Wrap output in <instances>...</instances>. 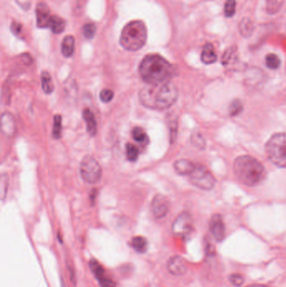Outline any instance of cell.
I'll list each match as a JSON object with an SVG mask.
<instances>
[{"label":"cell","instance_id":"9c48e42d","mask_svg":"<svg viewBox=\"0 0 286 287\" xmlns=\"http://www.w3.org/2000/svg\"><path fill=\"white\" fill-rule=\"evenodd\" d=\"M170 200L162 194H157L152 200L151 211L154 218L161 219L168 214L170 211Z\"/></svg>","mask_w":286,"mask_h":287},{"label":"cell","instance_id":"d590c367","mask_svg":"<svg viewBox=\"0 0 286 287\" xmlns=\"http://www.w3.org/2000/svg\"><path fill=\"white\" fill-rule=\"evenodd\" d=\"M266 287V286H264V285H253V286H249V287Z\"/></svg>","mask_w":286,"mask_h":287},{"label":"cell","instance_id":"ffe728a7","mask_svg":"<svg viewBox=\"0 0 286 287\" xmlns=\"http://www.w3.org/2000/svg\"><path fill=\"white\" fill-rule=\"evenodd\" d=\"M49 28L53 34L58 35L62 33L66 28V21L61 17L53 15L49 23Z\"/></svg>","mask_w":286,"mask_h":287},{"label":"cell","instance_id":"4dcf8cb0","mask_svg":"<svg viewBox=\"0 0 286 287\" xmlns=\"http://www.w3.org/2000/svg\"><path fill=\"white\" fill-rule=\"evenodd\" d=\"M191 141H192L193 145H195L197 148H200V149H203L206 145V140H204L203 136L200 133H195V134H192Z\"/></svg>","mask_w":286,"mask_h":287},{"label":"cell","instance_id":"7c38bea8","mask_svg":"<svg viewBox=\"0 0 286 287\" xmlns=\"http://www.w3.org/2000/svg\"><path fill=\"white\" fill-rule=\"evenodd\" d=\"M1 130L5 136L12 138L16 133V122L11 113L4 112L1 116Z\"/></svg>","mask_w":286,"mask_h":287},{"label":"cell","instance_id":"1f68e13d","mask_svg":"<svg viewBox=\"0 0 286 287\" xmlns=\"http://www.w3.org/2000/svg\"><path fill=\"white\" fill-rule=\"evenodd\" d=\"M113 97H114V93L110 89H103L100 93V100L105 104L110 103L113 100Z\"/></svg>","mask_w":286,"mask_h":287},{"label":"cell","instance_id":"52a82bcc","mask_svg":"<svg viewBox=\"0 0 286 287\" xmlns=\"http://www.w3.org/2000/svg\"><path fill=\"white\" fill-rule=\"evenodd\" d=\"M191 182L198 188L209 191L216 185V179L202 165H195V169L190 175Z\"/></svg>","mask_w":286,"mask_h":287},{"label":"cell","instance_id":"484cf974","mask_svg":"<svg viewBox=\"0 0 286 287\" xmlns=\"http://www.w3.org/2000/svg\"><path fill=\"white\" fill-rule=\"evenodd\" d=\"M126 156L127 159L131 162H135L137 161L140 156V151L137 146L133 144H127L126 145Z\"/></svg>","mask_w":286,"mask_h":287},{"label":"cell","instance_id":"7402d4cb","mask_svg":"<svg viewBox=\"0 0 286 287\" xmlns=\"http://www.w3.org/2000/svg\"><path fill=\"white\" fill-rule=\"evenodd\" d=\"M131 246H132L133 249H135V251L142 254L147 250L148 242L145 238L141 237V236H136L135 238H132Z\"/></svg>","mask_w":286,"mask_h":287},{"label":"cell","instance_id":"f546056e","mask_svg":"<svg viewBox=\"0 0 286 287\" xmlns=\"http://www.w3.org/2000/svg\"><path fill=\"white\" fill-rule=\"evenodd\" d=\"M96 25H94V24H87V25H84L83 27V34H84V36L86 38L88 39V40H92L94 38V36H95V33H96Z\"/></svg>","mask_w":286,"mask_h":287},{"label":"cell","instance_id":"44dd1931","mask_svg":"<svg viewBox=\"0 0 286 287\" xmlns=\"http://www.w3.org/2000/svg\"><path fill=\"white\" fill-rule=\"evenodd\" d=\"M41 81H42V90L44 91V93L47 94H50L52 93L54 91V84H53L52 78L48 71H42Z\"/></svg>","mask_w":286,"mask_h":287},{"label":"cell","instance_id":"30bf717a","mask_svg":"<svg viewBox=\"0 0 286 287\" xmlns=\"http://www.w3.org/2000/svg\"><path fill=\"white\" fill-rule=\"evenodd\" d=\"M89 267L101 287H117L113 280L106 275L102 265L96 260H91L89 261Z\"/></svg>","mask_w":286,"mask_h":287},{"label":"cell","instance_id":"d4e9b609","mask_svg":"<svg viewBox=\"0 0 286 287\" xmlns=\"http://www.w3.org/2000/svg\"><path fill=\"white\" fill-rule=\"evenodd\" d=\"M265 64H266L268 68L276 70L281 66V59L276 54L270 53L265 58Z\"/></svg>","mask_w":286,"mask_h":287},{"label":"cell","instance_id":"d6986e66","mask_svg":"<svg viewBox=\"0 0 286 287\" xmlns=\"http://www.w3.org/2000/svg\"><path fill=\"white\" fill-rule=\"evenodd\" d=\"M238 29H239L240 34L243 37L248 38L253 35L254 29H255V25L253 24L252 19H249V18H243L240 21Z\"/></svg>","mask_w":286,"mask_h":287},{"label":"cell","instance_id":"d6a6232c","mask_svg":"<svg viewBox=\"0 0 286 287\" xmlns=\"http://www.w3.org/2000/svg\"><path fill=\"white\" fill-rule=\"evenodd\" d=\"M229 282L234 287H239L244 283V278L239 274H233L229 276Z\"/></svg>","mask_w":286,"mask_h":287},{"label":"cell","instance_id":"f1b7e54d","mask_svg":"<svg viewBox=\"0 0 286 287\" xmlns=\"http://www.w3.org/2000/svg\"><path fill=\"white\" fill-rule=\"evenodd\" d=\"M236 13V0H227L224 4V14L227 18H232Z\"/></svg>","mask_w":286,"mask_h":287},{"label":"cell","instance_id":"5bb4252c","mask_svg":"<svg viewBox=\"0 0 286 287\" xmlns=\"http://www.w3.org/2000/svg\"><path fill=\"white\" fill-rule=\"evenodd\" d=\"M51 16L50 14L49 7L44 3H40L36 7V19L39 28L49 27Z\"/></svg>","mask_w":286,"mask_h":287},{"label":"cell","instance_id":"7a4b0ae2","mask_svg":"<svg viewBox=\"0 0 286 287\" xmlns=\"http://www.w3.org/2000/svg\"><path fill=\"white\" fill-rule=\"evenodd\" d=\"M139 71L143 82L150 85L170 82L175 73L171 63L157 54L146 56L141 61Z\"/></svg>","mask_w":286,"mask_h":287},{"label":"cell","instance_id":"9a60e30c","mask_svg":"<svg viewBox=\"0 0 286 287\" xmlns=\"http://www.w3.org/2000/svg\"><path fill=\"white\" fill-rule=\"evenodd\" d=\"M195 167V165L187 159H181L174 163V169L179 175H190Z\"/></svg>","mask_w":286,"mask_h":287},{"label":"cell","instance_id":"4316f807","mask_svg":"<svg viewBox=\"0 0 286 287\" xmlns=\"http://www.w3.org/2000/svg\"><path fill=\"white\" fill-rule=\"evenodd\" d=\"M242 110H243V105H242V102L238 99H236L232 102L229 106V114L232 117H236L242 112Z\"/></svg>","mask_w":286,"mask_h":287},{"label":"cell","instance_id":"4fadbf2b","mask_svg":"<svg viewBox=\"0 0 286 287\" xmlns=\"http://www.w3.org/2000/svg\"><path fill=\"white\" fill-rule=\"evenodd\" d=\"M167 270L172 276H183L187 271V262L183 258L176 255L168 260Z\"/></svg>","mask_w":286,"mask_h":287},{"label":"cell","instance_id":"6da1fadb","mask_svg":"<svg viewBox=\"0 0 286 287\" xmlns=\"http://www.w3.org/2000/svg\"><path fill=\"white\" fill-rule=\"evenodd\" d=\"M177 98L178 90L171 82L158 85L147 84L140 92L141 104L151 110H167L176 103Z\"/></svg>","mask_w":286,"mask_h":287},{"label":"cell","instance_id":"e575fe53","mask_svg":"<svg viewBox=\"0 0 286 287\" xmlns=\"http://www.w3.org/2000/svg\"><path fill=\"white\" fill-rule=\"evenodd\" d=\"M8 176L3 174L1 176V197L2 199H4L6 193H7V190H8Z\"/></svg>","mask_w":286,"mask_h":287},{"label":"cell","instance_id":"3957f363","mask_svg":"<svg viewBox=\"0 0 286 287\" xmlns=\"http://www.w3.org/2000/svg\"><path fill=\"white\" fill-rule=\"evenodd\" d=\"M234 172L237 180L247 186H259L266 177L264 166L253 156L238 157L234 162Z\"/></svg>","mask_w":286,"mask_h":287},{"label":"cell","instance_id":"e0dca14e","mask_svg":"<svg viewBox=\"0 0 286 287\" xmlns=\"http://www.w3.org/2000/svg\"><path fill=\"white\" fill-rule=\"evenodd\" d=\"M201 60L204 64H206V65H210L217 61L218 56H217L213 45L211 43H206L204 46L202 52H201Z\"/></svg>","mask_w":286,"mask_h":287},{"label":"cell","instance_id":"ba28073f","mask_svg":"<svg viewBox=\"0 0 286 287\" xmlns=\"http://www.w3.org/2000/svg\"><path fill=\"white\" fill-rule=\"evenodd\" d=\"M192 219L190 214L184 212L176 218L172 225V232L174 234L180 237H186L192 231Z\"/></svg>","mask_w":286,"mask_h":287},{"label":"cell","instance_id":"603a6c76","mask_svg":"<svg viewBox=\"0 0 286 287\" xmlns=\"http://www.w3.org/2000/svg\"><path fill=\"white\" fill-rule=\"evenodd\" d=\"M285 0H266V11L268 14H277L281 10Z\"/></svg>","mask_w":286,"mask_h":287},{"label":"cell","instance_id":"836d02e7","mask_svg":"<svg viewBox=\"0 0 286 287\" xmlns=\"http://www.w3.org/2000/svg\"><path fill=\"white\" fill-rule=\"evenodd\" d=\"M11 31L12 33L14 34V36H17V37H19V38L22 37L23 27L19 23L16 22V21L12 22Z\"/></svg>","mask_w":286,"mask_h":287},{"label":"cell","instance_id":"8fae6325","mask_svg":"<svg viewBox=\"0 0 286 287\" xmlns=\"http://www.w3.org/2000/svg\"><path fill=\"white\" fill-rule=\"evenodd\" d=\"M210 231L213 238L218 242H222L225 238V225L220 214H214L210 221Z\"/></svg>","mask_w":286,"mask_h":287},{"label":"cell","instance_id":"5b68a950","mask_svg":"<svg viewBox=\"0 0 286 287\" xmlns=\"http://www.w3.org/2000/svg\"><path fill=\"white\" fill-rule=\"evenodd\" d=\"M265 151L273 164L286 169V133H277L270 137Z\"/></svg>","mask_w":286,"mask_h":287},{"label":"cell","instance_id":"83f0119b","mask_svg":"<svg viewBox=\"0 0 286 287\" xmlns=\"http://www.w3.org/2000/svg\"><path fill=\"white\" fill-rule=\"evenodd\" d=\"M133 138L138 143L143 144L147 142V134L141 127H135L133 129Z\"/></svg>","mask_w":286,"mask_h":287},{"label":"cell","instance_id":"8992f818","mask_svg":"<svg viewBox=\"0 0 286 287\" xmlns=\"http://www.w3.org/2000/svg\"><path fill=\"white\" fill-rule=\"evenodd\" d=\"M80 174L87 183L96 184L102 179V167L96 159L86 156L81 162Z\"/></svg>","mask_w":286,"mask_h":287},{"label":"cell","instance_id":"ac0fdd59","mask_svg":"<svg viewBox=\"0 0 286 287\" xmlns=\"http://www.w3.org/2000/svg\"><path fill=\"white\" fill-rule=\"evenodd\" d=\"M75 39L72 36H67L61 43V53L65 57L69 58L74 54Z\"/></svg>","mask_w":286,"mask_h":287},{"label":"cell","instance_id":"2e32d148","mask_svg":"<svg viewBox=\"0 0 286 287\" xmlns=\"http://www.w3.org/2000/svg\"><path fill=\"white\" fill-rule=\"evenodd\" d=\"M83 115L87 126V131L91 136H95L97 132V124L95 115L88 109L83 111Z\"/></svg>","mask_w":286,"mask_h":287},{"label":"cell","instance_id":"cb8c5ba5","mask_svg":"<svg viewBox=\"0 0 286 287\" xmlns=\"http://www.w3.org/2000/svg\"><path fill=\"white\" fill-rule=\"evenodd\" d=\"M62 132V118L61 115H56L53 118L52 136L55 140L60 139Z\"/></svg>","mask_w":286,"mask_h":287},{"label":"cell","instance_id":"277c9868","mask_svg":"<svg viewBox=\"0 0 286 287\" xmlns=\"http://www.w3.org/2000/svg\"><path fill=\"white\" fill-rule=\"evenodd\" d=\"M147 29L141 20H134L127 24L122 30L120 45L130 52H137L145 45Z\"/></svg>","mask_w":286,"mask_h":287}]
</instances>
